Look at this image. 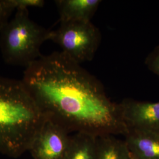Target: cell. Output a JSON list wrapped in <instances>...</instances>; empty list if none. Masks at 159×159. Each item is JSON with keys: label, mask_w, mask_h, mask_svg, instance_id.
<instances>
[{"label": "cell", "mask_w": 159, "mask_h": 159, "mask_svg": "<svg viewBox=\"0 0 159 159\" xmlns=\"http://www.w3.org/2000/svg\"><path fill=\"white\" fill-rule=\"evenodd\" d=\"M50 31L33 21L28 10H18L0 30V50L3 60L25 68L39 59L40 48L48 40Z\"/></svg>", "instance_id": "obj_3"}, {"label": "cell", "mask_w": 159, "mask_h": 159, "mask_svg": "<svg viewBox=\"0 0 159 159\" xmlns=\"http://www.w3.org/2000/svg\"><path fill=\"white\" fill-rule=\"evenodd\" d=\"M131 159H134V158H133V157H131Z\"/></svg>", "instance_id": "obj_14"}, {"label": "cell", "mask_w": 159, "mask_h": 159, "mask_svg": "<svg viewBox=\"0 0 159 159\" xmlns=\"http://www.w3.org/2000/svg\"><path fill=\"white\" fill-rule=\"evenodd\" d=\"M71 137L62 126L47 118L29 152L34 159H64Z\"/></svg>", "instance_id": "obj_5"}, {"label": "cell", "mask_w": 159, "mask_h": 159, "mask_svg": "<svg viewBox=\"0 0 159 159\" xmlns=\"http://www.w3.org/2000/svg\"><path fill=\"white\" fill-rule=\"evenodd\" d=\"M48 119L70 133L125 136L119 103L102 83L61 51L43 56L26 67L21 80Z\"/></svg>", "instance_id": "obj_1"}, {"label": "cell", "mask_w": 159, "mask_h": 159, "mask_svg": "<svg viewBox=\"0 0 159 159\" xmlns=\"http://www.w3.org/2000/svg\"><path fill=\"white\" fill-rule=\"evenodd\" d=\"M97 159H131L125 140L113 135L97 137Z\"/></svg>", "instance_id": "obj_10"}, {"label": "cell", "mask_w": 159, "mask_h": 159, "mask_svg": "<svg viewBox=\"0 0 159 159\" xmlns=\"http://www.w3.org/2000/svg\"><path fill=\"white\" fill-rule=\"evenodd\" d=\"M125 137V142L131 157L159 159L158 134L136 129H128Z\"/></svg>", "instance_id": "obj_7"}, {"label": "cell", "mask_w": 159, "mask_h": 159, "mask_svg": "<svg viewBox=\"0 0 159 159\" xmlns=\"http://www.w3.org/2000/svg\"><path fill=\"white\" fill-rule=\"evenodd\" d=\"M119 106L127 130L136 129L159 134V102L125 98Z\"/></svg>", "instance_id": "obj_6"}, {"label": "cell", "mask_w": 159, "mask_h": 159, "mask_svg": "<svg viewBox=\"0 0 159 159\" xmlns=\"http://www.w3.org/2000/svg\"><path fill=\"white\" fill-rule=\"evenodd\" d=\"M14 10L10 0H0V30L10 20Z\"/></svg>", "instance_id": "obj_12"}, {"label": "cell", "mask_w": 159, "mask_h": 159, "mask_svg": "<svg viewBox=\"0 0 159 159\" xmlns=\"http://www.w3.org/2000/svg\"><path fill=\"white\" fill-rule=\"evenodd\" d=\"M144 64L150 71L159 77V45L148 54Z\"/></svg>", "instance_id": "obj_11"}, {"label": "cell", "mask_w": 159, "mask_h": 159, "mask_svg": "<svg viewBox=\"0 0 159 159\" xmlns=\"http://www.w3.org/2000/svg\"><path fill=\"white\" fill-rule=\"evenodd\" d=\"M48 40L60 47L61 52L81 64L91 61L100 46L102 34L91 21L60 22L55 30H50Z\"/></svg>", "instance_id": "obj_4"}, {"label": "cell", "mask_w": 159, "mask_h": 159, "mask_svg": "<svg viewBox=\"0 0 159 159\" xmlns=\"http://www.w3.org/2000/svg\"><path fill=\"white\" fill-rule=\"evenodd\" d=\"M100 0H57L55 3L60 16V22L91 21Z\"/></svg>", "instance_id": "obj_8"}, {"label": "cell", "mask_w": 159, "mask_h": 159, "mask_svg": "<svg viewBox=\"0 0 159 159\" xmlns=\"http://www.w3.org/2000/svg\"><path fill=\"white\" fill-rule=\"evenodd\" d=\"M15 10H28L30 7L41 8L44 6L43 0H10Z\"/></svg>", "instance_id": "obj_13"}, {"label": "cell", "mask_w": 159, "mask_h": 159, "mask_svg": "<svg viewBox=\"0 0 159 159\" xmlns=\"http://www.w3.org/2000/svg\"><path fill=\"white\" fill-rule=\"evenodd\" d=\"M47 117L21 80L0 77V154L29 152Z\"/></svg>", "instance_id": "obj_2"}, {"label": "cell", "mask_w": 159, "mask_h": 159, "mask_svg": "<svg viewBox=\"0 0 159 159\" xmlns=\"http://www.w3.org/2000/svg\"><path fill=\"white\" fill-rule=\"evenodd\" d=\"M97 137L83 133L71 137L70 144L64 159H97Z\"/></svg>", "instance_id": "obj_9"}]
</instances>
